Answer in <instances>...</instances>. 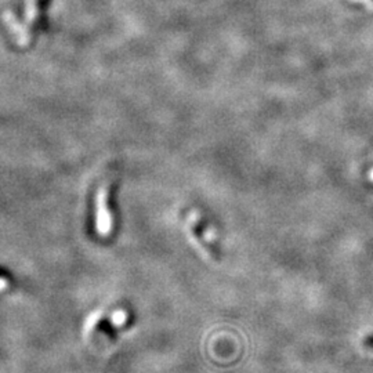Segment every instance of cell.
Instances as JSON below:
<instances>
[{"label": "cell", "instance_id": "1", "mask_svg": "<svg viewBox=\"0 0 373 373\" xmlns=\"http://www.w3.org/2000/svg\"><path fill=\"white\" fill-rule=\"evenodd\" d=\"M111 181L102 183L96 194V229L101 236H108L112 231L114 222L109 208Z\"/></svg>", "mask_w": 373, "mask_h": 373}, {"label": "cell", "instance_id": "2", "mask_svg": "<svg viewBox=\"0 0 373 373\" xmlns=\"http://www.w3.org/2000/svg\"><path fill=\"white\" fill-rule=\"evenodd\" d=\"M364 344H365V347H368V349H373V336H368V337L364 340Z\"/></svg>", "mask_w": 373, "mask_h": 373}, {"label": "cell", "instance_id": "3", "mask_svg": "<svg viewBox=\"0 0 373 373\" xmlns=\"http://www.w3.org/2000/svg\"><path fill=\"white\" fill-rule=\"evenodd\" d=\"M371 180L373 181V170L371 172Z\"/></svg>", "mask_w": 373, "mask_h": 373}]
</instances>
